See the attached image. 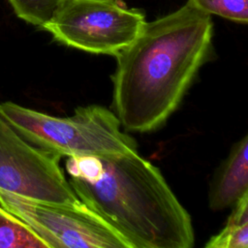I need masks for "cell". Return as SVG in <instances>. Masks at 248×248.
I'll use <instances>...</instances> for the list:
<instances>
[{
	"label": "cell",
	"instance_id": "4",
	"mask_svg": "<svg viewBox=\"0 0 248 248\" xmlns=\"http://www.w3.org/2000/svg\"><path fill=\"white\" fill-rule=\"evenodd\" d=\"M144 14L122 0H62L42 27L57 42L96 54L116 55L139 35Z\"/></svg>",
	"mask_w": 248,
	"mask_h": 248
},
{
	"label": "cell",
	"instance_id": "5",
	"mask_svg": "<svg viewBox=\"0 0 248 248\" xmlns=\"http://www.w3.org/2000/svg\"><path fill=\"white\" fill-rule=\"evenodd\" d=\"M0 205L26 223L48 248H129L124 239L82 202L52 203L0 189Z\"/></svg>",
	"mask_w": 248,
	"mask_h": 248
},
{
	"label": "cell",
	"instance_id": "1",
	"mask_svg": "<svg viewBox=\"0 0 248 248\" xmlns=\"http://www.w3.org/2000/svg\"><path fill=\"white\" fill-rule=\"evenodd\" d=\"M212 34L211 15L190 0L143 23L137 38L115 55L112 104L127 131L150 132L166 122L204 62Z\"/></svg>",
	"mask_w": 248,
	"mask_h": 248
},
{
	"label": "cell",
	"instance_id": "9",
	"mask_svg": "<svg viewBox=\"0 0 248 248\" xmlns=\"http://www.w3.org/2000/svg\"><path fill=\"white\" fill-rule=\"evenodd\" d=\"M0 248H48L21 219L0 205Z\"/></svg>",
	"mask_w": 248,
	"mask_h": 248
},
{
	"label": "cell",
	"instance_id": "2",
	"mask_svg": "<svg viewBox=\"0 0 248 248\" xmlns=\"http://www.w3.org/2000/svg\"><path fill=\"white\" fill-rule=\"evenodd\" d=\"M70 185L129 248H191L188 211L157 167L138 152L111 157H68Z\"/></svg>",
	"mask_w": 248,
	"mask_h": 248
},
{
	"label": "cell",
	"instance_id": "8",
	"mask_svg": "<svg viewBox=\"0 0 248 248\" xmlns=\"http://www.w3.org/2000/svg\"><path fill=\"white\" fill-rule=\"evenodd\" d=\"M225 227L205 244L207 248L248 247V193L233 205Z\"/></svg>",
	"mask_w": 248,
	"mask_h": 248
},
{
	"label": "cell",
	"instance_id": "11",
	"mask_svg": "<svg viewBox=\"0 0 248 248\" xmlns=\"http://www.w3.org/2000/svg\"><path fill=\"white\" fill-rule=\"evenodd\" d=\"M199 9L211 15L244 23L248 21V0H190Z\"/></svg>",
	"mask_w": 248,
	"mask_h": 248
},
{
	"label": "cell",
	"instance_id": "6",
	"mask_svg": "<svg viewBox=\"0 0 248 248\" xmlns=\"http://www.w3.org/2000/svg\"><path fill=\"white\" fill-rule=\"evenodd\" d=\"M60 158L27 141L0 112V189L46 202H79Z\"/></svg>",
	"mask_w": 248,
	"mask_h": 248
},
{
	"label": "cell",
	"instance_id": "7",
	"mask_svg": "<svg viewBox=\"0 0 248 248\" xmlns=\"http://www.w3.org/2000/svg\"><path fill=\"white\" fill-rule=\"evenodd\" d=\"M248 193V136L234 143L217 169L209 187L208 204L214 211L232 206Z\"/></svg>",
	"mask_w": 248,
	"mask_h": 248
},
{
	"label": "cell",
	"instance_id": "3",
	"mask_svg": "<svg viewBox=\"0 0 248 248\" xmlns=\"http://www.w3.org/2000/svg\"><path fill=\"white\" fill-rule=\"evenodd\" d=\"M7 121L33 145L59 157H111L137 151V142L120 129L109 109L90 105L68 117L52 116L12 102L0 104Z\"/></svg>",
	"mask_w": 248,
	"mask_h": 248
},
{
	"label": "cell",
	"instance_id": "10",
	"mask_svg": "<svg viewBox=\"0 0 248 248\" xmlns=\"http://www.w3.org/2000/svg\"><path fill=\"white\" fill-rule=\"evenodd\" d=\"M20 19L42 28L53 16L62 0H8Z\"/></svg>",
	"mask_w": 248,
	"mask_h": 248
}]
</instances>
